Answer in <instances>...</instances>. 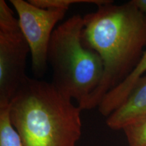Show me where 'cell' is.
Returning <instances> with one entry per match:
<instances>
[{"mask_svg": "<svg viewBox=\"0 0 146 146\" xmlns=\"http://www.w3.org/2000/svg\"><path fill=\"white\" fill-rule=\"evenodd\" d=\"M114 1L83 16L82 40L102 58L104 74L99 86L83 104V110L98 107L106 94L125 81L143 56L146 47V14L130 1Z\"/></svg>", "mask_w": 146, "mask_h": 146, "instance_id": "cell-1", "label": "cell"}, {"mask_svg": "<svg viewBox=\"0 0 146 146\" xmlns=\"http://www.w3.org/2000/svg\"><path fill=\"white\" fill-rule=\"evenodd\" d=\"M81 111L52 83L29 77L10 104L11 121L23 146H76Z\"/></svg>", "mask_w": 146, "mask_h": 146, "instance_id": "cell-2", "label": "cell"}, {"mask_svg": "<svg viewBox=\"0 0 146 146\" xmlns=\"http://www.w3.org/2000/svg\"><path fill=\"white\" fill-rule=\"evenodd\" d=\"M84 25V18L76 14L55 29L47 57L52 84L78 106L99 86L104 74L102 58L83 43Z\"/></svg>", "mask_w": 146, "mask_h": 146, "instance_id": "cell-3", "label": "cell"}, {"mask_svg": "<svg viewBox=\"0 0 146 146\" xmlns=\"http://www.w3.org/2000/svg\"><path fill=\"white\" fill-rule=\"evenodd\" d=\"M29 53L18 20L4 0H0V106L10 105L28 77Z\"/></svg>", "mask_w": 146, "mask_h": 146, "instance_id": "cell-4", "label": "cell"}, {"mask_svg": "<svg viewBox=\"0 0 146 146\" xmlns=\"http://www.w3.org/2000/svg\"><path fill=\"white\" fill-rule=\"evenodd\" d=\"M10 2L17 12L20 27L30 48L34 74L41 77L48 64V50L54 27L67 10L41 8L24 0H10Z\"/></svg>", "mask_w": 146, "mask_h": 146, "instance_id": "cell-5", "label": "cell"}, {"mask_svg": "<svg viewBox=\"0 0 146 146\" xmlns=\"http://www.w3.org/2000/svg\"><path fill=\"white\" fill-rule=\"evenodd\" d=\"M146 115V74L139 78L125 102L106 119L113 130H123Z\"/></svg>", "mask_w": 146, "mask_h": 146, "instance_id": "cell-6", "label": "cell"}, {"mask_svg": "<svg viewBox=\"0 0 146 146\" xmlns=\"http://www.w3.org/2000/svg\"><path fill=\"white\" fill-rule=\"evenodd\" d=\"M145 74H146V50L135 68L125 81L105 95L98 107L100 114L105 117H108L125 102L137 82Z\"/></svg>", "mask_w": 146, "mask_h": 146, "instance_id": "cell-7", "label": "cell"}, {"mask_svg": "<svg viewBox=\"0 0 146 146\" xmlns=\"http://www.w3.org/2000/svg\"><path fill=\"white\" fill-rule=\"evenodd\" d=\"M0 146H23L11 121L10 105L0 106Z\"/></svg>", "mask_w": 146, "mask_h": 146, "instance_id": "cell-8", "label": "cell"}, {"mask_svg": "<svg viewBox=\"0 0 146 146\" xmlns=\"http://www.w3.org/2000/svg\"><path fill=\"white\" fill-rule=\"evenodd\" d=\"M123 131L129 146H146V115Z\"/></svg>", "mask_w": 146, "mask_h": 146, "instance_id": "cell-9", "label": "cell"}, {"mask_svg": "<svg viewBox=\"0 0 146 146\" xmlns=\"http://www.w3.org/2000/svg\"><path fill=\"white\" fill-rule=\"evenodd\" d=\"M29 1L41 8H58L68 10L71 5L75 3H93L98 7L109 2L110 0H29Z\"/></svg>", "mask_w": 146, "mask_h": 146, "instance_id": "cell-10", "label": "cell"}, {"mask_svg": "<svg viewBox=\"0 0 146 146\" xmlns=\"http://www.w3.org/2000/svg\"><path fill=\"white\" fill-rule=\"evenodd\" d=\"M131 2L139 12L146 14V0H132Z\"/></svg>", "mask_w": 146, "mask_h": 146, "instance_id": "cell-11", "label": "cell"}]
</instances>
